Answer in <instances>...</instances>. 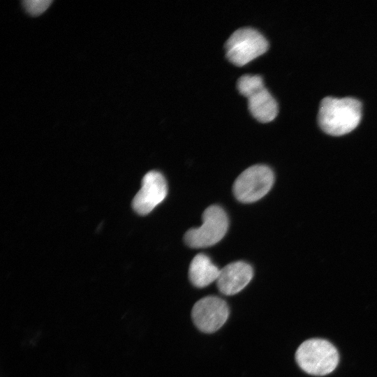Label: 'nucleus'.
<instances>
[{"mask_svg":"<svg viewBox=\"0 0 377 377\" xmlns=\"http://www.w3.org/2000/svg\"><path fill=\"white\" fill-rule=\"evenodd\" d=\"M167 193L163 175L156 170L149 171L142 178L141 188L132 201L133 209L140 215H147L165 199Z\"/></svg>","mask_w":377,"mask_h":377,"instance_id":"7","label":"nucleus"},{"mask_svg":"<svg viewBox=\"0 0 377 377\" xmlns=\"http://www.w3.org/2000/svg\"><path fill=\"white\" fill-rule=\"evenodd\" d=\"M268 42L257 30L246 27L234 31L227 40L226 57L234 65L242 66L264 54Z\"/></svg>","mask_w":377,"mask_h":377,"instance_id":"4","label":"nucleus"},{"mask_svg":"<svg viewBox=\"0 0 377 377\" xmlns=\"http://www.w3.org/2000/svg\"><path fill=\"white\" fill-rule=\"evenodd\" d=\"M247 98L249 111L258 121L267 123L275 119L279 111L278 104L265 87Z\"/></svg>","mask_w":377,"mask_h":377,"instance_id":"10","label":"nucleus"},{"mask_svg":"<svg viewBox=\"0 0 377 377\" xmlns=\"http://www.w3.org/2000/svg\"><path fill=\"white\" fill-rule=\"evenodd\" d=\"M52 2V0H25L22 5L29 15L38 16L45 12Z\"/></svg>","mask_w":377,"mask_h":377,"instance_id":"12","label":"nucleus"},{"mask_svg":"<svg viewBox=\"0 0 377 377\" xmlns=\"http://www.w3.org/2000/svg\"><path fill=\"white\" fill-rule=\"evenodd\" d=\"M362 118V104L351 97H325L320 105L318 121L326 133L338 136L350 133Z\"/></svg>","mask_w":377,"mask_h":377,"instance_id":"1","label":"nucleus"},{"mask_svg":"<svg viewBox=\"0 0 377 377\" xmlns=\"http://www.w3.org/2000/svg\"><path fill=\"white\" fill-rule=\"evenodd\" d=\"M228 223L224 209L218 205H211L202 214L201 226L186 231L184 242L188 246L195 249L213 246L225 236Z\"/></svg>","mask_w":377,"mask_h":377,"instance_id":"3","label":"nucleus"},{"mask_svg":"<svg viewBox=\"0 0 377 377\" xmlns=\"http://www.w3.org/2000/svg\"><path fill=\"white\" fill-rule=\"evenodd\" d=\"M220 270L207 255L198 253L190 264L188 276L193 286L204 288L216 281Z\"/></svg>","mask_w":377,"mask_h":377,"instance_id":"9","label":"nucleus"},{"mask_svg":"<svg viewBox=\"0 0 377 377\" xmlns=\"http://www.w3.org/2000/svg\"><path fill=\"white\" fill-rule=\"evenodd\" d=\"M274 181L272 170L265 165H252L243 171L234 182L232 191L243 203L258 201L271 189Z\"/></svg>","mask_w":377,"mask_h":377,"instance_id":"5","label":"nucleus"},{"mask_svg":"<svg viewBox=\"0 0 377 377\" xmlns=\"http://www.w3.org/2000/svg\"><path fill=\"white\" fill-rule=\"evenodd\" d=\"M253 275V268L247 263H231L220 270L216 280L217 288L223 295H233L249 284Z\"/></svg>","mask_w":377,"mask_h":377,"instance_id":"8","label":"nucleus"},{"mask_svg":"<svg viewBox=\"0 0 377 377\" xmlns=\"http://www.w3.org/2000/svg\"><path fill=\"white\" fill-rule=\"evenodd\" d=\"M295 359L300 367L306 373L325 376L335 369L339 356L337 348L328 341L311 339L299 346Z\"/></svg>","mask_w":377,"mask_h":377,"instance_id":"2","label":"nucleus"},{"mask_svg":"<svg viewBox=\"0 0 377 377\" xmlns=\"http://www.w3.org/2000/svg\"><path fill=\"white\" fill-rule=\"evenodd\" d=\"M264 87L263 78L257 75H244L237 81L239 93L246 98Z\"/></svg>","mask_w":377,"mask_h":377,"instance_id":"11","label":"nucleus"},{"mask_svg":"<svg viewBox=\"0 0 377 377\" xmlns=\"http://www.w3.org/2000/svg\"><path fill=\"white\" fill-rule=\"evenodd\" d=\"M228 316L229 308L226 301L214 295L199 300L191 311L194 325L204 333H213L219 330Z\"/></svg>","mask_w":377,"mask_h":377,"instance_id":"6","label":"nucleus"}]
</instances>
